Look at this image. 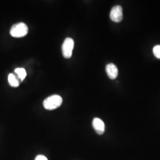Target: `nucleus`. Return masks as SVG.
Masks as SVG:
<instances>
[{
	"mask_svg": "<svg viewBox=\"0 0 160 160\" xmlns=\"http://www.w3.org/2000/svg\"><path fill=\"white\" fill-rule=\"evenodd\" d=\"M62 98L59 95H52L43 101V107L48 110H52L60 107L62 103Z\"/></svg>",
	"mask_w": 160,
	"mask_h": 160,
	"instance_id": "nucleus-1",
	"label": "nucleus"
},
{
	"mask_svg": "<svg viewBox=\"0 0 160 160\" xmlns=\"http://www.w3.org/2000/svg\"><path fill=\"white\" fill-rule=\"evenodd\" d=\"M28 27L24 23H18L14 24L10 29V34L14 38H23L28 33Z\"/></svg>",
	"mask_w": 160,
	"mask_h": 160,
	"instance_id": "nucleus-2",
	"label": "nucleus"
},
{
	"mask_svg": "<svg viewBox=\"0 0 160 160\" xmlns=\"http://www.w3.org/2000/svg\"><path fill=\"white\" fill-rule=\"evenodd\" d=\"M74 48V41L70 38H67L63 41L62 45V52L63 57L66 59H69L72 57V51Z\"/></svg>",
	"mask_w": 160,
	"mask_h": 160,
	"instance_id": "nucleus-3",
	"label": "nucleus"
},
{
	"mask_svg": "<svg viewBox=\"0 0 160 160\" xmlns=\"http://www.w3.org/2000/svg\"><path fill=\"white\" fill-rule=\"evenodd\" d=\"M110 19L116 23H119L123 20V9L120 6L113 7L110 12Z\"/></svg>",
	"mask_w": 160,
	"mask_h": 160,
	"instance_id": "nucleus-4",
	"label": "nucleus"
},
{
	"mask_svg": "<svg viewBox=\"0 0 160 160\" xmlns=\"http://www.w3.org/2000/svg\"><path fill=\"white\" fill-rule=\"evenodd\" d=\"M92 126L97 134L103 135L105 131V125L103 120L96 118L92 120Z\"/></svg>",
	"mask_w": 160,
	"mask_h": 160,
	"instance_id": "nucleus-5",
	"label": "nucleus"
},
{
	"mask_svg": "<svg viewBox=\"0 0 160 160\" xmlns=\"http://www.w3.org/2000/svg\"><path fill=\"white\" fill-rule=\"evenodd\" d=\"M106 71L109 78L111 80L116 79L118 76V69L114 63H109L106 67Z\"/></svg>",
	"mask_w": 160,
	"mask_h": 160,
	"instance_id": "nucleus-6",
	"label": "nucleus"
},
{
	"mask_svg": "<svg viewBox=\"0 0 160 160\" xmlns=\"http://www.w3.org/2000/svg\"><path fill=\"white\" fill-rule=\"evenodd\" d=\"M8 81L9 84L12 87H18L21 81L18 78L15 74H10L8 77Z\"/></svg>",
	"mask_w": 160,
	"mask_h": 160,
	"instance_id": "nucleus-7",
	"label": "nucleus"
},
{
	"mask_svg": "<svg viewBox=\"0 0 160 160\" xmlns=\"http://www.w3.org/2000/svg\"><path fill=\"white\" fill-rule=\"evenodd\" d=\"M15 74L18 77V78L20 80L21 82H22L24 78H26L27 73L24 69L23 68H18L14 70Z\"/></svg>",
	"mask_w": 160,
	"mask_h": 160,
	"instance_id": "nucleus-8",
	"label": "nucleus"
},
{
	"mask_svg": "<svg viewBox=\"0 0 160 160\" xmlns=\"http://www.w3.org/2000/svg\"><path fill=\"white\" fill-rule=\"evenodd\" d=\"M153 53L155 57L160 59V45H156L154 47Z\"/></svg>",
	"mask_w": 160,
	"mask_h": 160,
	"instance_id": "nucleus-9",
	"label": "nucleus"
},
{
	"mask_svg": "<svg viewBox=\"0 0 160 160\" xmlns=\"http://www.w3.org/2000/svg\"><path fill=\"white\" fill-rule=\"evenodd\" d=\"M34 160H48L45 156L43 155H38Z\"/></svg>",
	"mask_w": 160,
	"mask_h": 160,
	"instance_id": "nucleus-10",
	"label": "nucleus"
}]
</instances>
